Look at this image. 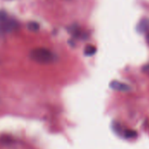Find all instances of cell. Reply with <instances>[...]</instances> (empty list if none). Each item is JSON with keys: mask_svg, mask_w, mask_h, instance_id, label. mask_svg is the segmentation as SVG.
<instances>
[{"mask_svg": "<svg viewBox=\"0 0 149 149\" xmlns=\"http://www.w3.org/2000/svg\"><path fill=\"white\" fill-rule=\"evenodd\" d=\"M30 57L37 63L46 65L52 64L57 60V55L46 48H35L30 52Z\"/></svg>", "mask_w": 149, "mask_h": 149, "instance_id": "obj_1", "label": "cell"}, {"mask_svg": "<svg viewBox=\"0 0 149 149\" xmlns=\"http://www.w3.org/2000/svg\"><path fill=\"white\" fill-rule=\"evenodd\" d=\"M17 27V23L14 19L7 17L0 20V33L10 32Z\"/></svg>", "mask_w": 149, "mask_h": 149, "instance_id": "obj_2", "label": "cell"}, {"mask_svg": "<svg viewBox=\"0 0 149 149\" xmlns=\"http://www.w3.org/2000/svg\"><path fill=\"white\" fill-rule=\"evenodd\" d=\"M110 87L113 90L119 91V92H128L131 89V87L128 85L118 80H113L110 83Z\"/></svg>", "mask_w": 149, "mask_h": 149, "instance_id": "obj_3", "label": "cell"}, {"mask_svg": "<svg viewBox=\"0 0 149 149\" xmlns=\"http://www.w3.org/2000/svg\"><path fill=\"white\" fill-rule=\"evenodd\" d=\"M137 31L140 33H144V32H148L149 31V19L148 18H143L140 21V23L138 24L137 27H136Z\"/></svg>", "mask_w": 149, "mask_h": 149, "instance_id": "obj_4", "label": "cell"}, {"mask_svg": "<svg viewBox=\"0 0 149 149\" xmlns=\"http://www.w3.org/2000/svg\"><path fill=\"white\" fill-rule=\"evenodd\" d=\"M124 137L127 139H133L137 137V132H135L134 130L132 129H127L124 131Z\"/></svg>", "mask_w": 149, "mask_h": 149, "instance_id": "obj_5", "label": "cell"}, {"mask_svg": "<svg viewBox=\"0 0 149 149\" xmlns=\"http://www.w3.org/2000/svg\"><path fill=\"white\" fill-rule=\"evenodd\" d=\"M95 52H96V47L93 45H87L85 48V52H84L85 55L86 56H93Z\"/></svg>", "mask_w": 149, "mask_h": 149, "instance_id": "obj_6", "label": "cell"}, {"mask_svg": "<svg viewBox=\"0 0 149 149\" xmlns=\"http://www.w3.org/2000/svg\"><path fill=\"white\" fill-rule=\"evenodd\" d=\"M27 27L30 31H37L39 30L40 26H39V24L36 23V22H30L28 24H27Z\"/></svg>", "mask_w": 149, "mask_h": 149, "instance_id": "obj_7", "label": "cell"}, {"mask_svg": "<svg viewBox=\"0 0 149 149\" xmlns=\"http://www.w3.org/2000/svg\"><path fill=\"white\" fill-rule=\"evenodd\" d=\"M143 71L149 75V64L148 65H146L143 67Z\"/></svg>", "mask_w": 149, "mask_h": 149, "instance_id": "obj_8", "label": "cell"}, {"mask_svg": "<svg viewBox=\"0 0 149 149\" xmlns=\"http://www.w3.org/2000/svg\"><path fill=\"white\" fill-rule=\"evenodd\" d=\"M147 39H148V43H149V31H148V35H147Z\"/></svg>", "mask_w": 149, "mask_h": 149, "instance_id": "obj_9", "label": "cell"}]
</instances>
